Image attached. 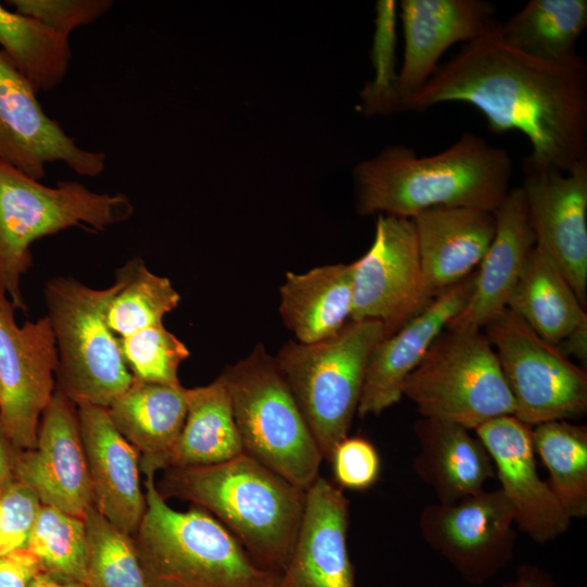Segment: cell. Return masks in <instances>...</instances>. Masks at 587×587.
Wrapping results in <instances>:
<instances>
[{"label":"cell","mask_w":587,"mask_h":587,"mask_svg":"<svg viewBox=\"0 0 587 587\" xmlns=\"http://www.w3.org/2000/svg\"><path fill=\"white\" fill-rule=\"evenodd\" d=\"M587 26L586 0H529L499 23L503 41L532 58L566 63L579 57L576 42Z\"/></svg>","instance_id":"29"},{"label":"cell","mask_w":587,"mask_h":587,"mask_svg":"<svg viewBox=\"0 0 587 587\" xmlns=\"http://www.w3.org/2000/svg\"><path fill=\"white\" fill-rule=\"evenodd\" d=\"M522 171L535 246L555 264L586 308L587 160L565 173L525 157Z\"/></svg>","instance_id":"14"},{"label":"cell","mask_w":587,"mask_h":587,"mask_svg":"<svg viewBox=\"0 0 587 587\" xmlns=\"http://www.w3.org/2000/svg\"><path fill=\"white\" fill-rule=\"evenodd\" d=\"M558 348L569 358L574 357L580 364L587 362V322L577 326L558 345Z\"/></svg>","instance_id":"42"},{"label":"cell","mask_w":587,"mask_h":587,"mask_svg":"<svg viewBox=\"0 0 587 587\" xmlns=\"http://www.w3.org/2000/svg\"><path fill=\"white\" fill-rule=\"evenodd\" d=\"M475 276L476 270L437 295L416 316L378 341L367 362L357 411L359 416L379 415L403 397L407 377L466 305Z\"/></svg>","instance_id":"19"},{"label":"cell","mask_w":587,"mask_h":587,"mask_svg":"<svg viewBox=\"0 0 587 587\" xmlns=\"http://www.w3.org/2000/svg\"><path fill=\"white\" fill-rule=\"evenodd\" d=\"M135 213L122 192H96L75 180L46 186L0 162V289L26 311L21 279L33 265L32 245L71 227L104 232Z\"/></svg>","instance_id":"5"},{"label":"cell","mask_w":587,"mask_h":587,"mask_svg":"<svg viewBox=\"0 0 587 587\" xmlns=\"http://www.w3.org/2000/svg\"><path fill=\"white\" fill-rule=\"evenodd\" d=\"M515 580L519 587H560L548 572L533 564H521Z\"/></svg>","instance_id":"43"},{"label":"cell","mask_w":587,"mask_h":587,"mask_svg":"<svg viewBox=\"0 0 587 587\" xmlns=\"http://www.w3.org/2000/svg\"><path fill=\"white\" fill-rule=\"evenodd\" d=\"M508 309L553 345L587 322L586 308L555 264L536 246L512 291Z\"/></svg>","instance_id":"28"},{"label":"cell","mask_w":587,"mask_h":587,"mask_svg":"<svg viewBox=\"0 0 587 587\" xmlns=\"http://www.w3.org/2000/svg\"><path fill=\"white\" fill-rule=\"evenodd\" d=\"M26 549L37 560L39 572L86 585L88 546L83 517L42 504Z\"/></svg>","instance_id":"33"},{"label":"cell","mask_w":587,"mask_h":587,"mask_svg":"<svg viewBox=\"0 0 587 587\" xmlns=\"http://www.w3.org/2000/svg\"><path fill=\"white\" fill-rule=\"evenodd\" d=\"M220 375L243 452L307 490L324 459L274 357L258 344Z\"/></svg>","instance_id":"6"},{"label":"cell","mask_w":587,"mask_h":587,"mask_svg":"<svg viewBox=\"0 0 587 587\" xmlns=\"http://www.w3.org/2000/svg\"><path fill=\"white\" fill-rule=\"evenodd\" d=\"M349 503L342 489L321 475L305 490L283 587H359L348 549Z\"/></svg>","instance_id":"20"},{"label":"cell","mask_w":587,"mask_h":587,"mask_svg":"<svg viewBox=\"0 0 587 587\" xmlns=\"http://www.w3.org/2000/svg\"><path fill=\"white\" fill-rule=\"evenodd\" d=\"M186 387L132 384L105 409L115 428L140 454V471L162 470L185 422Z\"/></svg>","instance_id":"25"},{"label":"cell","mask_w":587,"mask_h":587,"mask_svg":"<svg viewBox=\"0 0 587 587\" xmlns=\"http://www.w3.org/2000/svg\"><path fill=\"white\" fill-rule=\"evenodd\" d=\"M122 358L134 379L178 386V369L190 351L162 324L117 338Z\"/></svg>","instance_id":"35"},{"label":"cell","mask_w":587,"mask_h":587,"mask_svg":"<svg viewBox=\"0 0 587 587\" xmlns=\"http://www.w3.org/2000/svg\"><path fill=\"white\" fill-rule=\"evenodd\" d=\"M93 507L120 530L133 536L146 511L140 454L115 428L105 408L77 405Z\"/></svg>","instance_id":"21"},{"label":"cell","mask_w":587,"mask_h":587,"mask_svg":"<svg viewBox=\"0 0 587 587\" xmlns=\"http://www.w3.org/2000/svg\"><path fill=\"white\" fill-rule=\"evenodd\" d=\"M420 451L413 469L439 503L452 504L484 490L495 477L491 457L470 429L445 421L420 417L414 424Z\"/></svg>","instance_id":"24"},{"label":"cell","mask_w":587,"mask_h":587,"mask_svg":"<svg viewBox=\"0 0 587 587\" xmlns=\"http://www.w3.org/2000/svg\"><path fill=\"white\" fill-rule=\"evenodd\" d=\"M383 337L382 323L350 320L334 337L314 344L288 341L274 357L326 461L348 436L370 355Z\"/></svg>","instance_id":"7"},{"label":"cell","mask_w":587,"mask_h":587,"mask_svg":"<svg viewBox=\"0 0 587 587\" xmlns=\"http://www.w3.org/2000/svg\"><path fill=\"white\" fill-rule=\"evenodd\" d=\"M395 1L377 4V29L373 50L375 77L362 90L364 112L367 114L391 113V95L397 78L395 73Z\"/></svg>","instance_id":"36"},{"label":"cell","mask_w":587,"mask_h":587,"mask_svg":"<svg viewBox=\"0 0 587 587\" xmlns=\"http://www.w3.org/2000/svg\"><path fill=\"white\" fill-rule=\"evenodd\" d=\"M535 453L547 467L549 485L572 519L587 515V426L566 420L532 426Z\"/></svg>","instance_id":"31"},{"label":"cell","mask_w":587,"mask_h":587,"mask_svg":"<svg viewBox=\"0 0 587 587\" xmlns=\"http://www.w3.org/2000/svg\"><path fill=\"white\" fill-rule=\"evenodd\" d=\"M146 511L132 536L150 587H283L240 541L203 509L178 511L145 472Z\"/></svg>","instance_id":"4"},{"label":"cell","mask_w":587,"mask_h":587,"mask_svg":"<svg viewBox=\"0 0 587 587\" xmlns=\"http://www.w3.org/2000/svg\"><path fill=\"white\" fill-rule=\"evenodd\" d=\"M328 461L335 483L341 489L365 490L379 477L378 451L363 437H345L334 447Z\"/></svg>","instance_id":"39"},{"label":"cell","mask_w":587,"mask_h":587,"mask_svg":"<svg viewBox=\"0 0 587 587\" xmlns=\"http://www.w3.org/2000/svg\"><path fill=\"white\" fill-rule=\"evenodd\" d=\"M116 272L122 285L109 301L105 319L117 338L162 324L179 304L180 296L170 279L150 272L142 259L133 258Z\"/></svg>","instance_id":"32"},{"label":"cell","mask_w":587,"mask_h":587,"mask_svg":"<svg viewBox=\"0 0 587 587\" xmlns=\"http://www.w3.org/2000/svg\"><path fill=\"white\" fill-rule=\"evenodd\" d=\"M514 511L503 491L485 489L452 504L426 505L419 517L425 542L471 585L491 579L513 558Z\"/></svg>","instance_id":"12"},{"label":"cell","mask_w":587,"mask_h":587,"mask_svg":"<svg viewBox=\"0 0 587 587\" xmlns=\"http://www.w3.org/2000/svg\"><path fill=\"white\" fill-rule=\"evenodd\" d=\"M494 238L476 268L473 292L452 321L483 329L508 308L512 291L535 247L521 186L511 188L494 212Z\"/></svg>","instance_id":"23"},{"label":"cell","mask_w":587,"mask_h":587,"mask_svg":"<svg viewBox=\"0 0 587 587\" xmlns=\"http://www.w3.org/2000/svg\"><path fill=\"white\" fill-rule=\"evenodd\" d=\"M161 495L191 502L213 515L261 567L284 571L300 527L305 490L252 457L166 469Z\"/></svg>","instance_id":"3"},{"label":"cell","mask_w":587,"mask_h":587,"mask_svg":"<svg viewBox=\"0 0 587 587\" xmlns=\"http://www.w3.org/2000/svg\"><path fill=\"white\" fill-rule=\"evenodd\" d=\"M87 533V587H150L133 537L91 505L84 515Z\"/></svg>","instance_id":"34"},{"label":"cell","mask_w":587,"mask_h":587,"mask_svg":"<svg viewBox=\"0 0 587 587\" xmlns=\"http://www.w3.org/2000/svg\"><path fill=\"white\" fill-rule=\"evenodd\" d=\"M483 332L513 396L516 419L532 427L585 414L586 371L557 345L538 336L508 308Z\"/></svg>","instance_id":"10"},{"label":"cell","mask_w":587,"mask_h":587,"mask_svg":"<svg viewBox=\"0 0 587 587\" xmlns=\"http://www.w3.org/2000/svg\"><path fill=\"white\" fill-rule=\"evenodd\" d=\"M15 474L42 504L79 517L93 505L77 405L58 388L42 412L35 447L20 451Z\"/></svg>","instance_id":"16"},{"label":"cell","mask_w":587,"mask_h":587,"mask_svg":"<svg viewBox=\"0 0 587 587\" xmlns=\"http://www.w3.org/2000/svg\"><path fill=\"white\" fill-rule=\"evenodd\" d=\"M474 430L491 457L500 489L513 508L515 526L541 545L567 532L572 520L538 474L532 427L514 415H503Z\"/></svg>","instance_id":"17"},{"label":"cell","mask_w":587,"mask_h":587,"mask_svg":"<svg viewBox=\"0 0 587 587\" xmlns=\"http://www.w3.org/2000/svg\"><path fill=\"white\" fill-rule=\"evenodd\" d=\"M27 587H87L80 583L61 582L38 572L29 582Z\"/></svg>","instance_id":"44"},{"label":"cell","mask_w":587,"mask_h":587,"mask_svg":"<svg viewBox=\"0 0 587 587\" xmlns=\"http://www.w3.org/2000/svg\"><path fill=\"white\" fill-rule=\"evenodd\" d=\"M38 572L37 560L27 549L0 557V587H27Z\"/></svg>","instance_id":"40"},{"label":"cell","mask_w":587,"mask_h":587,"mask_svg":"<svg viewBox=\"0 0 587 587\" xmlns=\"http://www.w3.org/2000/svg\"><path fill=\"white\" fill-rule=\"evenodd\" d=\"M503 587H519V584H517L516 580H514V582H511V583L507 584V585L503 586Z\"/></svg>","instance_id":"45"},{"label":"cell","mask_w":587,"mask_h":587,"mask_svg":"<svg viewBox=\"0 0 587 587\" xmlns=\"http://www.w3.org/2000/svg\"><path fill=\"white\" fill-rule=\"evenodd\" d=\"M352 279L353 263L286 273L279 288V313L298 342L314 344L334 337L350 321Z\"/></svg>","instance_id":"26"},{"label":"cell","mask_w":587,"mask_h":587,"mask_svg":"<svg viewBox=\"0 0 587 587\" xmlns=\"http://www.w3.org/2000/svg\"><path fill=\"white\" fill-rule=\"evenodd\" d=\"M420 260L436 297L474 272L495 235L494 212L467 207H437L411 218Z\"/></svg>","instance_id":"22"},{"label":"cell","mask_w":587,"mask_h":587,"mask_svg":"<svg viewBox=\"0 0 587 587\" xmlns=\"http://www.w3.org/2000/svg\"><path fill=\"white\" fill-rule=\"evenodd\" d=\"M512 172L508 151L473 133L427 157L389 146L355 166V209L360 215L404 218L437 207L495 212L511 189Z\"/></svg>","instance_id":"2"},{"label":"cell","mask_w":587,"mask_h":587,"mask_svg":"<svg viewBox=\"0 0 587 587\" xmlns=\"http://www.w3.org/2000/svg\"><path fill=\"white\" fill-rule=\"evenodd\" d=\"M187 412L162 470L212 465L243 452L229 395L221 375L204 386L186 388Z\"/></svg>","instance_id":"27"},{"label":"cell","mask_w":587,"mask_h":587,"mask_svg":"<svg viewBox=\"0 0 587 587\" xmlns=\"http://www.w3.org/2000/svg\"><path fill=\"white\" fill-rule=\"evenodd\" d=\"M352 263L350 320L377 321L385 337L435 298L425 280L411 218L378 214L371 247Z\"/></svg>","instance_id":"11"},{"label":"cell","mask_w":587,"mask_h":587,"mask_svg":"<svg viewBox=\"0 0 587 587\" xmlns=\"http://www.w3.org/2000/svg\"><path fill=\"white\" fill-rule=\"evenodd\" d=\"M494 20L452 59L438 65L400 111L422 112L445 102L477 109L494 133L519 130L530 160L562 172L587 160V66L532 58L508 46Z\"/></svg>","instance_id":"1"},{"label":"cell","mask_w":587,"mask_h":587,"mask_svg":"<svg viewBox=\"0 0 587 587\" xmlns=\"http://www.w3.org/2000/svg\"><path fill=\"white\" fill-rule=\"evenodd\" d=\"M0 50L37 93L59 87L73 58L67 36L1 3Z\"/></svg>","instance_id":"30"},{"label":"cell","mask_w":587,"mask_h":587,"mask_svg":"<svg viewBox=\"0 0 587 587\" xmlns=\"http://www.w3.org/2000/svg\"><path fill=\"white\" fill-rule=\"evenodd\" d=\"M5 3L67 37L75 29L92 24L113 7L111 0H8Z\"/></svg>","instance_id":"38"},{"label":"cell","mask_w":587,"mask_h":587,"mask_svg":"<svg viewBox=\"0 0 587 587\" xmlns=\"http://www.w3.org/2000/svg\"><path fill=\"white\" fill-rule=\"evenodd\" d=\"M107 155L79 147L51 118L38 93L0 50V162L41 179L49 163L61 162L79 176L96 177Z\"/></svg>","instance_id":"15"},{"label":"cell","mask_w":587,"mask_h":587,"mask_svg":"<svg viewBox=\"0 0 587 587\" xmlns=\"http://www.w3.org/2000/svg\"><path fill=\"white\" fill-rule=\"evenodd\" d=\"M0 420V494L16 479L15 469L20 454Z\"/></svg>","instance_id":"41"},{"label":"cell","mask_w":587,"mask_h":587,"mask_svg":"<svg viewBox=\"0 0 587 587\" xmlns=\"http://www.w3.org/2000/svg\"><path fill=\"white\" fill-rule=\"evenodd\" d=\"M403 61L391 95V112L421 89L441 55L458 42L480 36L495 20V5L485 0H402Z\"/></svg>","instance_id":"18"},{"label":"cell","mask_w":587,"mask_h":587,"mask_svg":"<svg viewBox=\"0 0 587 587\" xmlns=\"http://www.w3.org/2000/svg\"><path fill=\"white\" fill-rule=\"evenodd\" d=\"M41 505L36 492L17 478L0 494V557L26 549Z\"/></svg>","instance_id":"37"},{"label":"cell","mask_w":587,"mask_h":587,"mask_svg":"<svg viewBox=\"0 0 587 587\" xmlns=\"http://www.w3.org/2000/svg\"><path fill=\"white\" fill-rule=\"evenodd\" d=\"M14 312L0 289V420L13 445L29 450L55 390L58 351L48 315L20 326Z\"/></svg>","instance_id":"13"},{"label":"cell","mask_w":587,"mask_h":587,"mask_svg":"<svg viewBox=\"0 0 587 587\" xmlns=\"http://www.w3.org/2000/svg\"><path fill=\"white\" fill-rule=\"evenodd\" d=\"M121 285L118 272L113 285L104 289L64 276L45 284L58 351L55 388L76 405L107 408L133 382L105 319L109 301Z\"/></svg>","instance_id":"9"},{"label":"cell","mask_w":587,"mask_h":587,"mask_svg":"<svg viewBox=\"0 0 587 587\" xmlns=\"http://www.w3.org/2000/svg\"><path fill=\"white\" fill-rule=\"evenodd\" d=\"M402 395L421 417L475 429L515 403L497 354L483 329L451 321L407 377Z\"/></svg>","instance_id":"8"}]
</instances>
